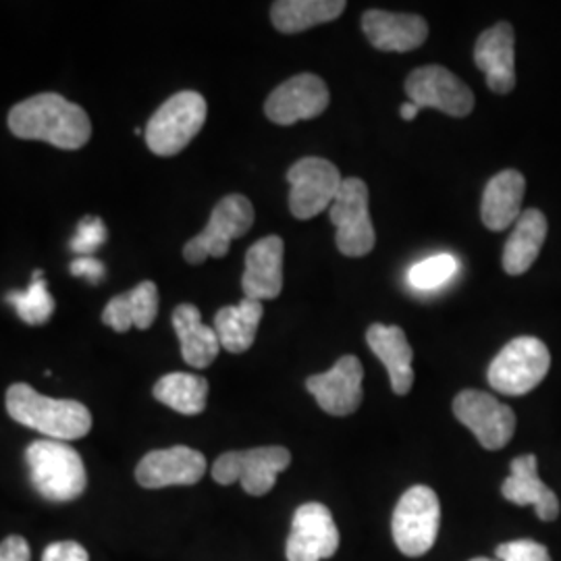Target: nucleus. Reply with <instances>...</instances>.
I'll use <instances>...</instances> for the list:
<instances>
[{
	"label": "nucleus",
	"instance_id": "a878e982",
	"mask_svg": "<svg viewBox=\"0 0 561 561\" xmlns=\"http://www.w3.org/2000/svg\"><path fill=\"white\" fill-rule=\"evenodd\" d=\"M264 314L262 301L243 300L238 306H225L215 317V331L221 341L222 350L229 354H243L248 352L254 340L256 331Z\"/></svg>",
	"mask_w": 561,
	"mask_h": 561
},
{
	"label": "nucleus",
	"instance_id": "f704fd0d",
	"mask_svg": "<svg viewBox=\"0 0 561 561\" xmlns=\"http://www.w3.org/2000/svg\"><path fill=\"white\" fill-rule=\"evenodd\" d=\"M0 561H32L30 545L20 535L7 537L0 542Z\"/></svg>",
	"mask_w": 561,
	"mask_h": 561
},
{
	"label": "nucleus",
	"instance_id": "0eeeda50",
	"mask_svg": "<svg viewBox=\"0 0 561 561\" xmlns=\"http://www.w3.org/2000/svg\"><path fill=\"white\" fill-rule=\"evenodd\" d=\"M291 463L289 449L256 447L245 451H227L213 466V479L219 484L240 482L248 495L262 497L273 491L277 477Z\"/></svg>",
	"mask_w": 561,
	"mask_h": 561
},
{
	"label": "nucleus",
	"instance_id": "f8f14e48",
	"mask_svg": "<svg viewBox=\"0 0 561 561\" xmlns=\"http://www.w3.org/2000/svg\"><path fill=\"white\" fill-rule=\"evenodd\" d=\"M405 94L419 108H437L451 117H466L474 108L472 90L439 65L414 69L405 80Z\"/></svg>",
	"mask_w": 561,
	"mask_h": 561
},
{
	"label": "nucleus",
	"instance_id": "7c9ffc66",
	"mask_svg": "<svg viewBox=\"0 0 561 561\" xmlns=\"http://www.w3.org/2000/svg\"><path fill=\"white\" fill-rule=\"evenodd\" d=\"M104 241H106V227H104L102 219H99V217H85L78 225V233L73 236L69 248L78 256H90L92 252H96L101 248Z\"/></svg>",
	"mask_w": 561,
	"mask_h": 561
},
{
	"label": "nucleus",
	"instance_id": "f3484780",
	"mask_svg": "<svg viewBox=\"0 0 561 561\" xmlns=\"http://www.w3.org/2000/svg\"><path fill=\"white\" fill-rule=\"evenodd\" d=\"M474 60L495 94H510L516 85V38L510 23H497L482 32L474 46Z\"/></svg>",
	"mask_w": 561,
	"mask_h": 561
},
{
	"label": "nucleus",
	"instance_id": "1a4fd4ad",
	"mask_svg": "<svg viewBox=\"0 0 561 561\" xmlns=\"http://www.w3.org/2000/svg\"><path fill=\"white\" fill-rule=\"evenodd\" d=\"M331 222L337 227V248L343 256L360 259L375 248V227L368 213V185L358 178L341 183L340 194L329 208Z\"/></svg>",
	"mask_w": 561,
	"mask_h": 561
},
{
	"label": "nucleus",
	"instance_id": "423d86ee",
	"mask_svg": "<svg viewBox=\"0 0 561 561\" xmlns=\"http://www.w3.org/2000/svg\"><path fill=\"white\" fill-rule=\"evenodd\" d=\"M551 354L537 337L510 341L491 362L486 379L503 396H526L547 377Z\"/></svg>",
	"mask_w": 561,
	"mask_h": 561
},
{
	"label": "nucleus",
	"instance_id": "2eb2a0df",
	"mask_svg": "<svg viewBox=\"0 0 561 561\" xmlns=\"http://www.w3.org/2000/svg\"><path fill=\"white\" fill-rule=\"evenodd\" d=\"M362 379V362L356 356H343L331 370L310 377L306 389L327 414L347 416L360 408Z\"/></svg>",
	"mask_w": 561,
	"mask_h": 561
},
{
	"label": "nucleus",
	"instance_id": "5701e85b",
	"mask_svg": "<svg viewBox=\"0 0 561 561\" xmlns=\"http://www.w3.org/2000/svg\"><path fill=\"white\" fill-rule=\"evenodd\" d=\"M159 314V287L152 280H141L131 291L115 296L102 312V322L117 333L131 327L146 331Z\"/></svg>",
	"mask_w": 561,
	"mask_h": 561
},
{
	"label": "nucleus",
	"instance_id": "c756f323",
	"mask_svg": "<svg viewBox=\"0 0 561 561\" xmlns=\"http://www.w3.org/2000/svg\"><path fill=\"white\" fill-rule=\"evenodd\" d=\"M456 273H458L456 259L451 254H437L426 261L416 262L410 268L408 279L412 283V287H416L421 291H428V289H437L445 285Z\"/></svg>",
	"mask_w": 561,
	"mask_h": 561
},
{
	"label": "nucleus",
	"instance_id": "c9c22d12",
	"mask_svg": "<svg viewBox=\"0 0 561 561\" xmlns=\"http://www.w3.org/2000/svg\"><path fill=\"white\" fill-rule=\"evenodd\" d=\"M419 111H421V108H419V106H416V104H414V102H405V104H401V108H400L401 119H405V121L416 119V115H419Z\"/></svg>",
	"mask_w": 561,
	"mask_h": 561
},
{
	"label": "nucleus",
	"instance_id": "ddd939ff",
	"mask_svg": "<svg viewBox=\"0 0 561 561\" xmlns=\"http://www.w3.org/2000/svg\"><path fill=\"white\" fill-rule=\"evenodd\" d=\"M340 549V530L327 505L304 503L291 520L287 539V561H321Z\"/></svg>",
	"mask_w": 561,
	"mask_h": 561
},
{
	"label": "nucleus",
	"instance_id": "412c9836",
	"mask_svg": "<svg viewBox=\"0 0 561 561\" xmlns=\"http://www.w3.org/2000/svg\"><path fill=\"white\" fill-rule=\"evenodd\" d=\"M366 343L375 352V356L385 364L393 393L408 396L414 385V368H412L414 352L408 343L405 333L400 327L373 324L366 331Z\"/></svg>",
	"mask_w": 561,
	"mask_h": 561
},
{
	"label": "nucleus",
	"instance_id": "e433bc0d",
	"mask_svg": "<svg viewBox=\"0 0 561 561\" xmlns=\"http://www.w3.org/2000/svg\"><path fill=\"white\" fill-rule=\"evenodd\" d=\"M470 561H500V560H486V558H477V560H470Z\"/></svg>",
	"mask_w": 561,
	"mask_h": 561
},
{
	"label": "nucleus",
	"instance_id": "cd10ccee",
	"mask_svg": "<svg viewBox=\"0 0 561 561\" xmlns=\"http://www.w3.org/2000/svg\"><path fill=\"white\" fill-rule=\"evenodd\" d=\"M152 396L180 414L196 416L206 408L208 381L190 373H171L157 381Z\"/></svg>",
	"mask_w": 561,
	"mask_h": 561
},
{
	"label": "nucleus",
	"instance_id": "4468645a",
	"mask_svg": "<svg viewBox=\"0 0 561 561\" xmlns=\"http://www.w3.org/2000/svg\"><path fill=\"white\" fill-rule=\"evenodd\" d=\"M329 106L327 83L312 73H300L280 83L264 102V115L277 125L321 117Z\"/></svg>",
	"mask_w": 561,
	"mask_h": 561
},
{
	"label": "nucleus",
	"instance_id": "bb28decb",
	"mask_svg": "<svg viewBox=\"0 0 561 561\" xmlns=\"http://www.w3.org/2000/svg\"><path fill=\"white\" fill-rule=\"evenodd\" d=\"M345 7V0H277L271 7V20L280 34H300L337 20Z\"/></svg>",
	"mask_w": 561,
	"mask_h": 561
},
{
	"label": "nucleus",
	"instance_id": "f257e3e1",
	"mask_svg": "<svg viewBox=\"0 0 561 561\" xmlns=\"http://www.w3.org/2000/svg\"><path fill=\"white\" fill-rule=\"evenodd\" d=\"M9 129L21 140L46 141L62 150L83 148L92 136V123L80 104L53 92L15 104L9 113Z\"/></svg>",
	"mask_w": 561,
	"mask_h": 561
},
{
	"label": "nucleus",
	"instance_id": "b1692460",
	"mask_svg": "<svg viewBox=\"0 0 561 561\" xmlns=\"http://www.w3.org/2000/svg\"><path fill=\"white\" fill-rule=\"evenodd\" d=\"M173 327L180 337L181 356L194 368H208L217 360L221 341L213 327L202 322L201 310L192 304H181L173 312Z\"/></svg>",
	"mask_w": 561,
	"mask_h": 561
},
{
	"label": "nucleus",
	"instance_id": "a211bd4d",
	"mask_svg": "<svg viewBox=\"0 0 561 561\" xmlns=\"http://www.w3.org/2000/svg\"><path fill=\"white\" fill-rule=\"evenodd\" d=\"M362 30L368 42L382 53H410L421 48L428 36V23L421 15L379 9H370L362 15Z\"/></svg>",
	"mask_w": 561,
	"mask_h": 561
},
{
	"label": "nucleus",
	"instance_id": "c85d7f7f",
	"mask_svg": "<svg viewBox=\"0 0 561 561\" xmlns=\"http://www.w3.org/2000/svg\"><path fill=\"white\" fill-rule=\"evenodd\" d=\"M4 300L15 308L21 321L32 324V327L50 321V317L55 312V300L48 291L46 280L42 277L41 268L34 271L32 283L25 291H11Z\"/></svg>",
	"mask_w": 561,
	"mask_h": 561
},
{
	"label": "nucleus",
	"instance_id": "4be33fe9",
	"mask_svg": "<svg viewBox=\"0 0 561 561\" xmlns=\"http://www.w3.org/2000/svg\"><path fill=\"white\" fill-rule=\"evenodd\" d=\"M526 180L520 171L507 169L486 183L482 192L481 219L486 229L503 231L522 215Z\"/></svg>",
	"mask_w": 561,
	"mask_h": 561
},
{
	"label": "nucleus",
	"instance_id": "393cba45",
	"mask_svg": "<svg viewBox=\"0 0 561 561\" xmlns=\"http://www.w3.org/2000/svg\"><path fill=\"white\" fill-rule=\"evenodd\" d=\"M547 238V219L541 210H524L512 236L503 248V268L507 275H524L541 254L542 243Z\"/></svg>",
	"mask_w": 561,
	"mask_h": 561
},
{
	"label": "nucleus",
	"instance_id": "6e6552de",
	"mask_svg": "<svg viewBox=\"0 0 561 561\" xmlns=\"http://www.w3.org/2000/svg\"><path fill=\"white\" fill-rule=\"evenodd\" d=\"M254 225L252 202L241 194L225 196L208 219L201 236L192 238L183 248V259L190 264H202L206 259H225L231 241L245 236Z\"/></svg>",
	"mask_w": 561,
	"mask_h": 561
},
{
	"label": "nucleus",
	"instance_id": "2f4dec72",
	"mask_svg": "<svg viewBox=\"0 0 561 561\" xmlns=\"http://www.w3.org/2000/svg\"><path fill=\"white\" fill-rule=\"evenodd\" d=\"M495 556L500 561H551L547 547L537 541L503 542Z\"/></svg>",
	"mask_w": 561,
	"mask_h": 561
},
{
	"label": "nucleus",
	"instance_id": "9d476101",
	"mask_svg": "<svg viewBox=\"0 0 561 561\" xmlns=\"http://www.w3.org/2000/svg\"><path fill=\"white\" fill-rule=\"evenodd\" d=\"M289 192V210L296 219L308 221L322 210H329L340 194V169L333 162L319 157H306L287 171Z\"/></svg>",
	"mask_w": 561,
	"mask_h": 561
},
{
	"label": "nucleus",
	"instance_id": "72a5a7b5",
	"mask_svg": "<svg viewBox=\"0 0 561 561\" xmlns=\"http://www.w3.org/2000/svg\"><path fill=\"white\" fill-rule=\"evenodd\" d=\"M71 275L73 277H83V279L90 280L92 285H99L102 277H104V264L92 256H80L76 261L71 262L69 266Z\"/></svg>",
	"mask_w": 561,
	"mask_h": 561
},
{
	"label": "nucleus",
	"instance_id": "6ab92c4d",
	"mask_svg": "<svg viewBox=\"0 0 561 561\" xmlns=\"http://www.w3.org/2000/svg\"><path fill=\"white\" fill-rule=\"evenodd\" d=\"M241 289L248 300H275L283 289V240L268 236L245 252Z\"/></svg>",
	"mask_w": 561,
	"mask_h": 561
},
{
	"label": "nucleus",
	"instance_id": "473e14b6",
	"mask_svg": "<svg viewBox=\"0 0 561 561\" xmlns=\"http://www.w3.org/2000/svg\"><path fill=\"white\" fill-rule=\"evenodd\" d=\"M88 551L76 541H59L48 545L42 553V561H88Z\"/></svg>",
	"mask_w": 561,
	"mask_h": 561
},
{
	"label": "nucleus",
	"instance_id": "20e7f679",
	"mask_svg": "<svg viewBox=\"0 0 561 561\" xmlns=\"http://www.w3.org/2000/svg\"><path fill=\"white\" fill-rule=\"evenodd\" d=\"M206 101L198 92L185 90L171 96L146 125V144L157 157H175L190 146L204 127Z\"/></svg>",
	"mask_w": 561,
	"mask_h": 561
},
{
	"label": "nucleus",
	"instance_id": "aec40b11",
	"mask_svg": "<svg viewBox=\"0 0 561 561\" xmlns=\"http://www.w3.org/2000/svg\"><path fill=\"white\" fill-rule=\"evenodd\" d=\"M537 456L528 454L512 461V474L503 482L502 493L507 502L516 505H533L542 522L556 520L560 516L558 495L539 479Z\"/></svg>",
	"mask_w": 561,
	"mask_h": 561
},
{
	"label": "nucleus",
	"instance_id": "9b49d317",
	"mask_svg": "<svg viewBox=\"0 0 561 561\" xmlns=\"http://www.w3.org/2000/svg\"><path fill=\"white\" fill-rule=\"evenodd\" d=\"M456 419L468 426L484 449H502L516 433V414L491 393L466 389L454 400Z\"/></svg>",
	"mask_w": 561,
	"mask_h": 561
},
{
	"label": "nucleus",
	"instance_id": "7ed1b4c3",
	"mask_svg": "<svg viewBox=\"0 0 561 561\" xmlns=\"http://www.w3.org/2000/svg\"><path fill=\"white\" fill-rule=\"evenodd\" d=\"M30 482L48 502L78 500L85 491V466L80 454L65 442L42 439L25 449Z\"/></svg>",
	"mask_w": 561,
	"mask_h": 561
},
{
	"label": "nucleus",
	"instance_id": "dca6fc26",
	"mask_svg": "<svg viewBox=\"0 0 561 561\" xmlns=\"http://www.w3.org/2000/svg\"><path fill=\"white\" fill-rule=\"evenodd\" d=\"M204 472L206 458L201 451L175 445L146 454L136 468V481L144 489H164L173 484H196Z\"/></svg>",
	"mask_w": 561,
	"mask_h": 561
},
{
	"label": "nucleus",
	"instance_id": "f03ea898",
	"mask_svg": "<svg viewBox=\"0 0 561 561\" xmlns=\"http://www.w3.org/2000/svg\"><path fill=\"white\" fill-rule=\"evenodd\" d=\"M7 412L13 421L38 431L53 442H76L92 428V414L83 403L46 398L25 382L9 387Z\"/></svg>",
	"mask_w": 561,
	"mask_h": 561
},
{
	"label": "nucleus",
	"instance_id": "39448f33",
	"mask_svg": "<svg viewBox=\"0 0 561 561\" xmlns=\"http://www.w3.org/2000/svg\"><path fill=\"white\" fill-rule=\"evenodd\" d=\"M442 505L433 489L416 484L401 495L396 505L391 533L403 556L422 558L433 549L439 535Z\"/></svg>",
	"mask_w": 561,
	"mask_h": 561
}]
</instances>
